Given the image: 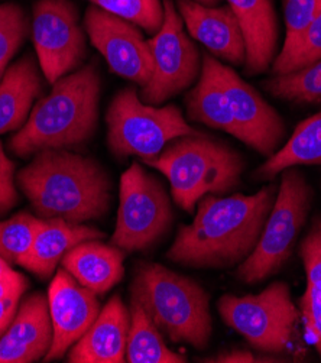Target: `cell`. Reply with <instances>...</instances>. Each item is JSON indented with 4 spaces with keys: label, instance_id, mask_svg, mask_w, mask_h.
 Wrapping results in <instances>:
<instances>
[{
    "label": "cell",
    "instance_id": "21",
    "mask_svg": "<svg viewBox=\"0 0 321 363\" xmlns=\"http://www.w3.org/2000/svg\"><path fill=\"white\" fill-rule=\"evenodd\" d=\"M40 93V71L30 57L16 61L5 71L0 79V135L25 125Z\"/></svg>",
    "mask_w": 321,
    "mask_h": 363
},
{
    "label": "cell",
    "instance_id": "7",
    "mask_svg": "<svg viewBox=\"0 0 321 363\" xmlns=\"http://www.w3.org/2000/svg\"><path fill=\"white\" fill-rule=\"evenodd\" d=\"M106 123L111 152L119 160L137 157L144 162L158 157L174 139L197 133L176 106L147 104L135 89L116 94L107 111Z\"/></svg>",
    "mask_w": 321,
    "mask_h": 363
},
{
    "label": "cell",
    "instance_id": "14",
    "mask_svg": "<svg viewBox=\"0 0 321 363\" xmlns=\"http://www.w3.org/2000/svg\"><path fill=\"white\" fill-rule=\"evenodd\" d=\"M48 308L52 323V345L45 360L65 356L90 329L100 313L97 294L83 286L65 269H60L48 288Z\"/></svg>",
    "mask_w": 321,
    "mask_h": 363
},
{
    "label": "cell",
    "instance_id": "17",
    "mask_svg": "<svg viewBox=\"0 0 321 363\" xmlns=\"http://www.w3.org/2000/svg\"><path fill=\"white\" fill-rule=\"evenodd\" d=\"M130 311L120 296H113L100 310L84 336L68 353L71 363H122L126 362V342Z\"/></svg>",
    "mask_w": 321,
    "mask_h": 363
},
{
    "label": "cell",
    "instance_id": "34",
    "mask_svg": "<svg viewBox=\"0 0 321 363\" xmlns=\"http://www.w3.org/2000/svg\"><path fill=\"white\" fill-rule=\"evenodd\" d=\"M19 303H21V297L0 298V337H2V335L9 328L11 321L16 314Z\"/></svg>",
    "mask_w": 321,
    "mask_h": 363
},
{
    "label": "cell",
    "instance_id": "10",
    "mask_svg": "<svg viewBox=\"0 0 321 363\" xmlns=\"http://www.w3.org/2000/svg\"><path fill=\"white\" fill-rule=\"evenodd\" d=\"M174 211L161 181L133 162L120 177L119 210L111 243L128 252L155 245L171 228Z\"/></svg>",
    "mask_w": 321,
    "mask_h": 363
},
{
    "label": "cell",
    "instance_id": "11",
    "mask_svg": "<svg viewBox=\"0 0 321 363\" xmlns=\"http://www.w3.org/2000/svg\"><path fill=\"white\" fill-rule=\"evenodd\" d=\"M164 23L148 41L152 74L140 87V100L159 106L187 90L200 76L203 55L184 30L183 19L172 0H164Z\"/></svg>",
    "mask_w": 321,
    "mask_h": 363
},
{
    "label": "cell",
    "instance_id": "32",
    "mask_svg": "<svg viewBox=\"0 0 321 363\" xmlns=\"http://www.w3.org/2000/svg\"><path fill=\"white\" fill-rule=\"evenodd\" d=\"M15 164L6 157L0 142V216L18 203V193L13 183Z\"/></svg>",
    "mask_w": 321,
    "mask_h": 363
},
{
    "label": "cell",
    "instance_id": "31",
    "mask_svg": "<svg viewBox=\"0 0 321 363\" xmlns=\"http://www.w3.org/2000/svg\"><path fill=\"white\" fill-rule=\"evenodd\" d=\"M300 311L308 340L317 349L321 357V289L311 282L300 298Z\"/></svg>",
    "mask_w": 321,
    "mask_h": 363
},
{
    "label": "cell",
    "instance_id": "15",
    "mask_svg": "<svg viewBox=\"0 0 321 363\" xmlns=\"http://www.w3.org/2000/svg\"><path fill=\"white\" fill-rule=\"evenodd\" d=\"M188 33L214 55L232 65H243L246 45L240 23L229 6H204L194 0H176Z\"/></svg>",
    "mask_w": 321,
    "mask_h": 363
},
{
    "label": "cell",
    "instance_id": "24",
    "mask_svg": "<svg viewBox=\"0 0 321 363\" xmlns=\"http://www.w3.org/2000/svg\"><path fill=\"white\" fill-rule=\"evenodd\" d=\"M264 89L294 104L321 103V58L287 74H275L264 83Z\"/></svg>",
    "mask_w": 321,
    "mask_h": 363
},
{
    "label": "cell",
    "instance_id": "18",
    "mask_svg": "<svg viewBox=\"0 0 321 363\" xmlns=\"http://www.w3.org/2000/svg\"><path fill=\"white\" fill-rule=\"evenodd\" d=\"M236 15L246 45L244 71L249 76L265 72L276 57L278 18L272 0H227Z\"/></svg>",
    "mask_w": 321,
    "mask_h": 363
},
{
    "label": "cell",
    "instance_id": "13",
    "mask_svg": "<svg viewBox=\"0 0 321 363\" xmlns=\"http://www.w3.org/2000/svg\"><path fill=\"white\" fill-rule=\"evenodd\" d=\"M84 28L112 72L139 87L150 82L152 57L148 41L137 26L90 5L86 11Z\"/></svg>",
    "mask_w": 321,
    "mask_h": 363
},
{
    "label": "cell",
    "instance_id": "19",
    "mask_svg": "<svg viewBox=\"0 0 321 363\" xmlns=\"http://www.w3.org/2000/svg\"><path fill=\"white\" fill-rule=\"evenodd\" d=\"M125 252L112 243L90 239L62 258V268L96 294H106L125 275Z\"/></svg>",
    "mask_w": 321,
    "mask_h": 363
},
{
    "label": "cell",
    "instance_id": "6",
    "mask_svg": "<svg viewBox=\"0 0 321 363\" xmlns=\"http://www.w3.org/2000/svg\"><path fill=\"white\" fill-rule=\"evenodd\" d=\"M145 164L167 177L174 201L190 214L203 197L237 189L244 171V160L236 150L200 132L174 139Z\"/></svg>",
    "mask_w": 321,
    "mask_h": 363
},
{
    "label": "cell",
    "instance_id": "30",
    "mask_svg": "<svg viewBox=\"0 0 321 363\" xmlns=\"http://www.w3.org/2000/svg\"><path fill=\"white\" fill-rule=\"evenodd\" d=\"M300 257L305 269L307 282L321 289V217L312 222L310 230L300 242Z\"/></svg>",
    "mask_w": 321,
    "mask_h": 363
},
{
    "label": "cell",
    "instance_id": "2",
    "mask_svg": "<svg viewBox=\"0 0 321 363\" xmlns=\"http://www.w3.org/2000/svg\"><path fill=\"white\" fill-rule=\"evenodd\" d=\"M186 106L190 121L223 130L266 158L285 138L283 121L275 108L233 68L214 57L203 61Z\"/></svg>",
    "mask_w": 321,
    "mask_h": 363
},
{
    "label": "cell",
    "instance_id": "1",
    "mask_svg": "<svg viewBox=\"0 0 321 363\" xmlns=\"http://www.w3.org/2000/svg\"><path fill=\"white\" fill-rule=\"evenodd\" d=\"M278 186L257 194H208L197 204L191 225H181L167 258L197 269L239 267L257 247L276 199Z\"/></svg>",
    "mask_w": 321,
    "mask_h": 363
},
{
    "label": "cell",
    "instance_id": "35",
    "mask_svg": "<svg viewBox=\"0 0 321 363\" xmlns=\"http://www.w3.org/2000/svg\"><path fill=\"white\" fill-rule=\"evenodd\" d=\"M22 277L23 275L21 272H16L15 269H12L8 262H5L2 258H0V281H15Z\"/></svg>",
    "mask_w": 321,
    "mask_h": 363
},
{
    "label": "cell",
    "instance_id": "22",
    "mask_svg": "<svg viewBox=\"0 0 321 363\" xmlns=\"http://www.w3.org/2000/svg\"><path fill=\"white\" fill-rule=\"evenodd\" d=\"M300 165H321V112L298 123L283 147L257 169L255 178L271 181L287 168Z\"/></svg>",
    "mask_w": 321,
    "mask_h": 363
},
{
    "label": "cell",
    "instance_id": "26",
    "mask_svg": "<svg viewBox=\"0 0 321 363\" xmlns=\"http://www.w3.org/2000/svg\"><path fill=\"white\" fill-rule=\"evenodd\" d=\"M89 2L123 21L155 35L164 23V2L161 0H89Z\"/></svg>",
    "mask_w": 321,
    "mask_h": 363
},
{
    "label": "cell",
    "instance_id": "8",
    "mask_svg": "<svg viewBox=\"0 0 321 363\" xmlns=\"http://www.w3.org/2000/svg\"><path fill=\"white\" fill-rule=\"evenodd\" d=\"M281 184L254 252L236 271L239 281L254 285L276 274L293 253L294 243L307 222L312 190L297 167L281 172Z\"/></svg>",
    "mask_w": 321,
    "mask_h": 363
},
{
    "label": "cell",
    "instance_id": "16",
    "mask_svg": "<svg viewBox=\"0 0 321 363\" xmlns=\"http://www.w3.org/2000/svg\"><path fill=\"white\" fill-rule=\"evenodd\" d=\"M52 345V323L48 297L28 296L16 310L9 328L0 337V363H32L48 353Z\"/></svg>",
    "mask_w": 321,
    "mask_h": 363
},
{
    "label": "cell",
    "instance_id": "28",
    "mask_svg": "<svg viewBox=\"0 0 321 363\" xmlns=\"http://www.w3.org/2000/svg\"><path fill=\"white\" fill-rule=\"evenodd\" d=\"M28 35L23 9L15 4L0 5V79Z\"/></svg>",
    "mask_w": 321,
    "mask_h": 363
},
{
    "label": "cell",
    "instance_id": "36",
    "mask_svg": "<svg viewBox=\"0 0 321 363\" xmlns=\"http://www.w3.org/2000/svg\"><path fill=\"white\" fill-rule=\"evenodd\" d=\"M194 2L201 4V5H204V6H211V8H214V6H219V4L222 2V0H194Z\"/></svg>",
    "mask_w": 321,
    "mask_h": 363
},
{
    "label": "cell",
    "instance_id": "3",
    "mask_svg": "<svg viewBox=\"0 0 321 363\" xmlns=\"http://www.w3.org/2000/svg\"><path fill=\"white\" fill-rule=\"evenodd\" d=\"M18 184L41 219L83 223L111 208L112 183L91 158L67 150H44L18 174Z\"/></svg>",
    "mask_w": 321,
    "mask_h": 363
},
{
    "label": "cell",
    "instance_id": "25",
    "mask_svg": "<svg viewBox=\"0 0 321 363\" xmlns=\"http://www.w3.org/2000/svg\"><path fill=\"white\" fill-rule=\"evenodd\" d=\"M44 219L29 213H18L11 219L0 222V258L12 265L26 257L35 236H37Z\"/></svg>",
    "mask_w": 321,
    "mask_h": 363
},
{
    "label": "cell",
    "instance_id": "29",
    "mask_svg": "<svg viewBox=\"0 0 321 363\" xmlns=\"http://www.w3.org/2000/svg\"><path fill=\"white\" fill-rule=\"evenodd\" d=\"M321 12V0H285L283 15L287 36L282 45V52L291 50L311 22Z\"/></svg>",
    "mask_w": 321,
    "mask_h": 363
},
{
    "label": "cell",
    "instance_id": "33",
    "mask_svg": "<svg viewBox=\"0 0 321 363\" xmlns=\"http://www.w3.org/2000/svg\"><path fill=\"white\" fill-rule=\"evenodd\" d=\"M204 362H218V363H258V362H285V357L274 354H258L247 349H232L222 352L213 357L204 359Z\"/></svg>",
    "mask_w": 321,
    "mask_h": 363
},
{
    "label": "cell",
    "instance_id": "9",
    "mask_svg": "<svg viewBox=\"0 0 321 363\" xmlns=\"http://www.w3.org/2000/svg\"><path fill=\"white\" fill-rule=\"evenodd\" d=\"M218 310L229 328L258 352L281 357L295 353L300 311L288 284L272 282L255 296L226 294Z\"/></svg>",
    "mask_w": 321,
    "mask_h": 363
},
{
    "label": "cell",
    "instance_id": "5",
    "mask_svg": "<svg viewBox=\"0 0 321 363\" xmlns=\"http://www.w3.org/2000/svg\"><path fill=\"white\" fill-rule=\"evenodd\" d=\"M130 297L171 342L198 350L208 346L213 333L210 297L194 279L161 264H139Z\"/></svg>",
    "mask_w": 321,
    "mask_h": 363
},
{
    "label": "cell",
    "instance_id": "20",
    "mask_svg": "<svg viewBox=\"0 0 321 363\" xmlns=\"http://www.w3.org/2000/svg\"><path fill=\"white\" fill-rule=\"evenodd\" d=\"M104 233L83 226L81 223H69L60 217L44 219L26 257L19 262V267L40 278H50L58 262L79 243L90 239H103Z\"/></svg>",
    "mask_w": 321,
    "mask_h": 363
},
{
    "label": "cell",
    "instance_id": "23",
    "mask_svg": "<svg viewBox=\"0 0 321 363\" xmlns=\"http://www.w3.org/2000/svg\"><path fill=\"white\" fill-rule=\"evenodd\" d=\"M130 325L126 342L128 363H184L186 356L169 350L159 329L137 303L130 301Z\"/></svg>",
    "mask_w": 321,
    "mask_h": 363
},
{
    "label": "cell",
    "instance_id": "27",
    "mask_svg": "<svg viewBox=\"0 0 321 363\" xmlns=\"http://www.w3.org/2000/svg\"><path fill=\"white\" fill-rule=\"evenodd\" d=\"M318 58H321V12L291 50L279 51L275 57L272 62L274 76L300 69Z\"/></svg>",
    "mask_w": 321,
    "mask_h": 363
},
{
    "label": "cell",
    "instance_id": "4",
    "mask_svg": "<svg viewBox=\"0 0 321 363\" xmlns=\"http://www.w3.org/2000/svg\"><path fill=\"white\" fill-rule=\"evenodd\" d=\"M98 99L100 74L93 64L64 76L35 104L25 125L12 136L11 151L25 158L44 150L80 147L96 130Z\"/></svg>",
    "mask_w": 321,
    "mask_h": 363
},
{
    "label": "cell",
    "instance_id": "12",
    "mask_svg": "<svg viewBox=\"0 0 321 363\" xmlns=\"http://www.w3.org/2000/svg\"><path fill=\"white\" fill-rule=\"evenodd\" d=\"M32 38L45 79L54 84L86 54L84 32L69 0H40L33 8Z\"/></svg>",
    "mask_w": 321,
    "mask_h": 363
}]
</instances>
